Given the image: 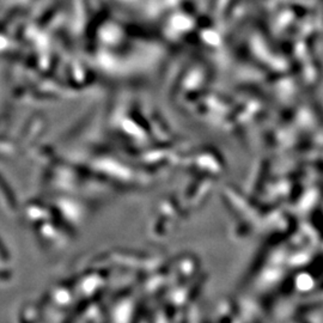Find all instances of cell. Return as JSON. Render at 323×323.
Masks as SVG:
<instances>
[{
  "label": "cell",
  "mask_w": 323,
  "mask_h": 323,
  "mask_svg": "<svg viewBox=\"0 0 323 323\" xmlns=\"http://www.w3.org/2000/svg\"><path fill=\"white\" fill-rule=\"evenodd\" d=\"M11 260L10 252H9L6 246L3 243L2 238H0V265H6Z\"/></svg>",
  "instance_id": "6da1fadb"
}]
</instances>
